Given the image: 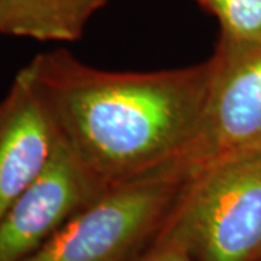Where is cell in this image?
Segmentation results:
<instances>
[{
  "mask_svg": "<svg viewBox=\"0 0 261 261\" xmlns=\"http://www.w3.org/2000/svg\"><path fill=\"white\" fill-rule=\"evenodd\" d=\"M129 261H196L180 245L154 238L151 243Z\"/></svg>",
  "mask_w": 261,
  "mask_h": 261,
  "instance_id": "cell-9",
  "label": "cell"
},
{
  "mask_svg": "<svg viewBox=\"0 0 261 261\" xmlns=\"http://www.w3.org/2000/svg\"><path fill=\"white\" fill-rule=\"evenodd\" d=\"M58 132L22 67L0 102V218L45 170Z\"/></svg>",
  "mask_w": 261,
  "mask_h": 261,
  "instance_id": "cell-6",
  "label": "cell"
},
{
  "mask_svg": "<svg viewBox=\"0 0 261 261\" xmlns=\"http://www.w3.org/2000/svg\"><path fill=\"white\" fill-rule=\"evenodd\" d=\"M109 187L58 140L45 170L0 218V261H23Z\"/></svg>",
  "mask_w": 261,
  "mask_h": 261,
  "instance_id": "cell-5",
  "label": "cell"
},
{
  "mask_svg": "<svg viewBox=\"0 0 261 261\" xmlns=\"http://www.w3.org/2000/svg\"><path fill=\"white\" fill-rule=\"evenodd\" d=\"M60 140L106 187L185 163L205 115L212 63L106 71L64 48L23 67Z\"/></svg>",
  "mask_w": 261,
  "mask_h": 261,
  "instance_id": "cell-1",
  "label": "cell"
},
{
  "mask_svg": "<svg viewBox=\"0 0 261 261\" xmlns=\"http://www.w3.org/2000/svg\"><path fill=\"white\" fill-rule=\"evenodd\" d=\"M199 135L185 164L193 171L207 163L261 151V44L218 38Z\"/></svg>",
  "mask_w": 261,
  "mask_h": 261,
  "instance_id": "cell-4",
  "label": "cell"
},
{
  "mask_svg": "<svg viewBox=\"0 0 261 261\" xmlns=\"http://www.w3.org/2000/svg\"><path fill=\"white\" fill-rule=\"evenodd\" d=\"M219 23V39L261 44V0H195Z\"/></svg>",
  "mask_w": 261,
  "mask_h": 261,
  "instance_id": "cell-8",
  "label": "cell"
},
{
  "mask_svg": "<svg viewBox=\"0 0 261 261\" xmlns=\"http://www.w3.org/2000/svg\"><path fill=\"white\" fill-rule=\"evenodd\" d=\"M154 238L196 261H261V151L190 171Z\"/></svg>",
  "mask_w": 261,
  "mask_h": 261,
  "instance_id": "cell-2",
  "label": "cell"
},
{
  "mask_svg": "<svg viewBox=\"0 0 261 261\" xmlns=\"http://www.w3.org/2000/svg\"><path fill=\"white\" fill-rule=\"evenodd\" d=\"M187 176L177 163L109 187L23 261H129L154 240Z\"/></svg>",
  "mask_w": 261,
  "mask_h": 261,
  "instance_id": "cell-3",
  "label": "cell"
},
{
  "mask_svg": "<svg viewBox=\"0 0 261 261\" xmlns=\"http://www.w3.org/2000/svg\"><path fill=\"white\" fill-rule=\"evenodd\" d=\"M108 0H0V34L39 42H74Z\"/></svg>",
  "mask_w": 261,
  "mask_h": 261,
  "instance_id": "cell-7",
  "label": "cell"
}]
</instances>
